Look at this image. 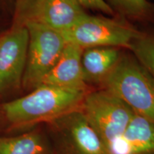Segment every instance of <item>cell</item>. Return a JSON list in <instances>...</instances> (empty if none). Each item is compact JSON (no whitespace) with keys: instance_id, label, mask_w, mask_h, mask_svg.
<instances>
[{"instance_id":"9c48e42d","label":"cell","mask_w":154,"mask_h":154,"mask_svg":"<svg viewBox=\"0 0 154 154\" xmlns=\"http://www.w3.org/2000/svg\"><path fill=\"white\" fill-rule=\"evenodd\" d=\"M82 51L83 49L78 46L66 43L59 60L44 77L40 85L83 92L90 91L83 79Z\"/></svg>"},{"instance_id":"8fae6325","label":"cell","mask_w":154,"mask_h":154,"mask_svg":"<svg viewBox=\"0 0 154 154\" xmlns=\"http://www.w3.org/2000/svg\"><path fill=\"white\" fill-rule=\"evenodd\" d=\"M120 48L91 47L83 49L82 68L83 79L88 86H101L120 60Z\"/></svg>"},{"instance_id":"8992f818","label":"cell","mask_w":154,"mask_h":154,"mask_svg":"<svg viewBox=\"0 0 154 154\" xmlns=\"http://www.w3.org/2000/svg\"><path fill=\"white\" fill-rule=\"evenodd\" d=\"M48 124L54 154H111L80 109Z\"/></svg>"},{"instance_id":"5bb4252c","label":"cell","mask_w":154,"mask_h":154,"mask_svg":"<svg viewBox=\"0 0 154 154\" xmlns=\"http://www.w3.org/2000/svg\"><path fill=\"white\" fill-rule=\"evenodd\" d=\"M128 49L154 79V32H140Z\"/></svg>"},{"instance_id":"277c9868","label":"cell","mask_w":154,"mask_h":154,"mask_svg":"<svg viewBox=\"0 0 154 154\" xmlns=\"http://www.w3.org/2000/svg\"><path fill=\"white\" fill-rule=\"evenodd\" d=\"M141 31L124 21L86 14L62 34L66 43L82 49L111 47L129 49Z\"/></svg>"},{"instance_id":"7a4b0ae2","label":"cell","mask_w":154,"mask_h":154,"mask_svg":"<svg viewBox=\"0 0 154 154\" xmlns=\"http://www.w3.org/2000/svg\"><path fill=\"white\" fill-rule=\"evenodd\" d=\"M100 87L154 124V79L134 56L123 53Z\"/></svg>"},{"instance_id":"6da1fadb","label":"cell","mask_w":154,"mask_h":154,"mask_svg":"<svg viewBox=\"0 0 154 154\" xmlns=\"http://www.w3.org/2000/svg\"><path fill=\"white\" fill-rule=\"evenodd\" d=\"M87 92L40 85L22 97L2 105L4 118L11 128L49 124L80 109Z\"/></svg>"},{"instance_id":"52a82bcc","label":"cell","mask_w":154,"mask_h":154,"mask_svg":"<svg viewBox=\"0 0 154 154\" xmlns=\"http://www.w3.org/2000/svg\"><path fill=\"white\" fill-rule=\"evenodd\" d=\"M86 14L78 0H18L17 6V24L34 22L61 33Z\"/></svg>"},{"instance_id":"30bf717a","label":"cell","mask_w":154,"mask_h":154,"mask_svg":"<svg viewBox=\"0 0 154 154\" xmlns=\"http://www.w3.org/2000/svg\"><path fill=\"white\" fill-rule=\"evenodd\" d=\"M109 151L111 154H154V124L134 113Z\"/></svg>"},{"instance_id":"7c38bea8","label":"cell","mask_w":154,"mask_h":154,"mask_svg":"<svg viewBox=\"0 0 154 154\" xmlns=\"http://www.w3.org/2000/svg\"><path fill=\"white\" fill-rule=\"evenodd\" d=\"M0 154H54L51 140L34 129L9 137H0Z\"/></svg>"},{"instance_id":"ba28073f","label":"cell","mask_w":154,"mask_h":154,"mask_svg":"<svg viewBox=\"0 0 154 154\" xmlns=\"http://www.w3.org/2000/svg\"><path fill=\"white\" fill-rule=\"evenodd\" d=\"M28 42L27 29L22 24L0 37V93L22 84Z\"/></svg>"},{"instance_id":"5b68a950","label":"cell","mask_w":154,"mask_h":154,"mask_svg":"<svg viewBox=\"0 0 154 154\" xmlns=\"http://www.w3.org/2000/svg\"><path fill=\"white\" fill-rule=\"evenodd\" d=\"M27 29L29 42L22 85L34 89L59 60L66 42L61 32L34 22L22 24Z\"/></svg>"},{"instance_id":"9a60e30c","label":"cell","mask_w":154,"mask_h":154,"mask_svg":"<svg viewBox=\"0 0 154 154\" xmlns=\"http://www.w3.org/2000/svg\"><path fill=\"white\" fill-rule=\"evenodd\" d=\"M85 9L100 11L106 15L113 16L114 12L104 0H78Z\"/></svg>"},{"instance_id":"4fadbf2b","label":"cell","mask_w":154,"mask_h":154,"mask_svg":"<svg viewBox=\"0 0 154 154\" xmlns=\"http://www.w3.org/2000/svg\"><path fill=\"white\" fill-rule=\"evenodd\" d=\"M114 14L121 18L141 22L154 21V4L149 0H106Z\"/></svg>"},{"instance_id":"3957f363","label":"cell","mask_w":154,"mask_h":154,"mask_svg":"<svg viewBox=\"0 0 154 154\" xmlns=\"http://www.w3.org/2000/svg\"><path fill=\"white\" fill-rule=\"evenodd\" d=\"M80 110L109 151L134 115L124 101L103 88L88 91Z\"/></svg>"}]
</instances>
